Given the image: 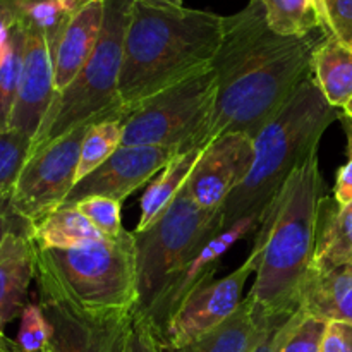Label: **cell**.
Masks as SVG:
<instances>
[{
	"label": "cell",
	"mask_w": 352,
	"mask_h": 352,
	"mask_svg": "<svg viewBox=\"0 0 352 352\" xmlns=\"http://www.w3.org/2000/svg\"><path fill=\"white\" fill-rule=\"evenodd\" d=\"M179 153V148L122 144L105 164L76 182L62 206H74L91 196H105L122 203L141 186L153 181L155 175L164 170Z\"/></svg>",
	"instance_id": "13"
},
{
	"label": "cell",
	"mask_w": 352,
	"mask_h": 352,
	"mask_svg": "<svg viewBox=\"0 0 352 352\" xmlns=\"http://www.w3.org/2000/svg\"><path fill=\"white\" fill-rule=\"evenodd\" d=\"M126 112V110H124ZM124 112L105 116L91 124L81 144L76 182L85 179L93 170L105 164L122 146V116ZM76 186V184H74Z\"/></svg>",
	"instance_id": "24"
},
{
	"label": "cell",
	"mask_w": 352,
	"mask_h": 352,
	"mask_svg": "<svg viewBox=\"0 0 352 352\" xmlns=\"http://www.w3.org/2000/svg\"><path fill=\"white\" fill-rule=\"evenodd\" d=\"M76 208L89 220L95 229H98L109 239H116L124 232L120 201L105 196H91L76 203Z\"/></svg>",
	"instance_id": "30"
},
{
	"label": "cell",
	"mask_w": 352,
	"mask_h": 352,
	"mask_svg": "<svg viewBox=\"0 0 352 352\" xmlns=\"http://www.w3.org/2000/svg\"><path fill=\"white\" fill-rule=\"evenodd\" d=\"M311 78L330 105L344 109L352 100V45L323 36L313 54Z\"/></svg>",
	"instance_id": "21"
},
{
	"label": "cell",
	"mask_w": 352,
	"mask_h": 352,
	"mask_svg": "<svg viewBox=\"0 0 352 352\" xmlns=\"http://www.w3.org/2000/svg\"><path fill=\"white\" fill-rule=\"evenodd\" d=\"M274 318L244 299L239 309L215 330L188 346L165 352H253Z\"/></svg>",
	"instance_id": "19"
},
{
	"label": "cell",
	"mask_w": 352,
	"mask_h": 352,
	"mask_svg": "<svg viewBox=\"0 0 352 352\" xmlns=\"http://www.w3.org/2000/svg\"><path fill=\"white\" fill-rule=\"evenodd\" d=\"M16 346L23 352H43L52 346V327L45 316L40 302H28L21 313Z\"/></svg>",
	"instance_id": "29"
},
{
	"label": "cell",
	"mask_w": 352,
	"mask_h": 352,
	"mask_svg": "<svg viewBox=\"0 0 352 352\" xmlns=\"http://www.w3.org/2000/svg\"><path fill=\"white\" fill-rule=\"evenodd\" d=\"M14 344H16V342H14Z\"/></svg>",
	"instance_id": "44"
},
{
	"label": "cell",
	"mask_w": 352,
	"mask_h": 352,
	"mask_svg": "<svg viewBox=\"0 0 352 352\" xmlns=\"http://www.w3.org/2000/svg\"><path fill=\"white\" fill-rule=\"evenodd\" d=\"M124 352H165V347L162 346L150 322L134 311Z\"/></svg>",
	"instance_id": "32"
},
{
	"label": "cell",
	"mask_w": 352,
	"mask_h": 352,
	"mask_svg": "<svg viewBox=\"0 0 352 352\" xmlns=\"http://www.w3.org/2000/svg\"><path fill=\"white\" fill-rule=\"evenodd\" d=\"M333 36L352 45V0H325Z\"/></svg>",
	"instance_id": "35"
},
{
	"label": "cell",
	"mask_w": 352,
	"mask_h": 352,
	"mask_svg": "<svg viewBox=\"0 0 352 352\" xmlns=\"http://www.w3.org/2000/svg\"><path fill=\"white\" fill-rule=\"evenodd\" d=\"M12 195H0V244L10 232L28 234L33 237L34 226L12 206Z\"/></svg>",
	"instance_id": "34"
},
{
	"label": "cell",
	"mask_w": 352,
	"mask_h": 352,
	"mask_svg": "<svg viewBox=\"0 0 352 352\" xmlns=\"http://www.w3.org/2000/svg\"><path fill=\"white\" fill-rule=\"evenodd\" d=\"M215 98L217 76L210 65L127 109L122 116V144L181 151L199 148Z\"/></svg>",
	"instance_id": "8"
},
{
	"label": "cell",
	"mask_w": 352,
	"mask_h": 352,
	"mask_svg": "<svg viewBox=\"0 0 352 352\" xmlns=\"http://www.w3.org/2000/svg\"><path fill=\"white\" fill-rule=\"evenodd\" d=\"M258 226H260V217L250 215L246 219L239 220V222L234 223L232 227L226 229L223 232H220L219 236L213 237L181 272L174 277V280L168 284V287L165 289L164 294L160 296L157 302H155L153 308L148 311V315L144 318L150 322V325L153 327L155 333L160 339L162 332L165 330V327L168 325V322L172 320V316L177 313V309L181 308L182 302L191 296V292H195L196 289L201 287L206 282L213 280V274L219 268L220 260L223 258V254L237 243L243 237H246L248 234L256 232Z\"/></svg>",
	"instance_id": "15"
},
{
	"label": "cell",
	"mask_w": 352,
	"mask_h": 352,
	"mask_svg": "<svg viewBox=\"0 0 352 352\" xmlns=\"http://www.w3.org/2000/svg\"><path fill=\"white\" fill-rule=\"evenodd\" d=\"M349 263H352V201L349 205H339L336 198L323 196L309 270L327 272Z\"/></svg>",
	"instance_id": "20"
},
{
	"label": "cell",
	"mask_w": 352,
	"mask_h": 352,
	"mask_svg": "<svg viewBox=\"0 0 352 352\" xmlns=\"http://www.w3.org/2000/svg\"><path fill=\"white\" fill-rule=\"evenodd\" d=\"M103 234L76 206H60L34 227L33 241L38 250H71L103 239Z\"/></svg>",
	"instance_id": "23"
},
{
	"label": "cell",
	"mask_w": 352,
	"mask_h": 352,
	"mask_svg": "<svg viewBox=\"0 0 352 352\" xmlns=\"http://www.w3.org/2000/svg\"><path fill=\"white\" fill-rule=\"evenodd\" d=\"M40 306L52 327L54 352H124L133 313L91 315L55 292L38 289Z\"/></svg>",
	"instance_id": "11"
},
{
	"label": "cell",
	"mask_w": 352,
	"mask_h": 352,
	"mask_svg": "<svg viewBox=\"0 0 352 352\" xmlns=\"http://www.w3.org/2000/svg\"><path fill=\"white\" fill-rule=\"evenodd\" d=\"M144 2L165 3V6H184V3H182V0H144Z\"/></svg>",
	"instance_id": "41"
},
{
	"label": "cell",
	"mask_w": 352,
	"mask_h": 352,
	"mask_svg": "<svg viewBox=\"0 0 352 352\" xmlns=\"http://www.w3.org/2000/svg\"><path fill=\"white\" fill-rule=\"evenodd\" d=\"M7 2L16 10L17 24L43 34L54 54L55 45L71 19L62 6V0H7Z\"/></svg>",
	"instance_id": "25"
},
{
	"label": "cell",
	"mask_w": 352,
	"mask_h": 352,
	"mask_svg": "<svg viewBox=\"0 0 352 352\" xmlns=\"http://www.w3.org/2000/svg\"><path fill=\"white\" fill-rule=\"evenodd\" d=\"M342 110H344V116H346V117H349V119H352V100H351L349 103H347L346 107H344Z\"/></svg>",
	"instance_id": "42"
},
{
	"label": "cell",
	"mask_w": 352,
	"mask_h": 352,
	"mask_svg": "<svg viewBox=\"0 0 352 352\" xmlns=\"http://www.w3.org/2000/svg\"><path fill=\"white\" fill-rule=\"evenodd\" d=\"M254 162L253 138L230 133L217 138L199 155L184 189L206 212H222L229 196L243 184Z\"/></svg>",
	"instance_id": "12"
},
{
	"label": "cell",
	"mask_w": 352,
	"mask_h": 352,
	"mask_svg": "<svg viewBox=\"0 0 352 352\" xmlns=\"http://www.w3.org/2000/svg\"><path fill=\"white\" fill-rule=\"evenodd\" d=\"M327 322L301 311L298 322L289 332L287 339L282 344L280 352H322L323 336H325Z\"/></svg>",
	"instance_id": "31"
},
{
	"label": "cell",
	"mask_w": 352,
	"mask_h": 352,
	"mask_svg": "<svg viewBox=\"0 0 352 352\" xmlns=\"http://www.w3.org/2000/svg\"><path fill=\"white\" fill-rule=\"evenodd\" d=\"M17 24L16 10L7 0H0V26L14 28Z\"/></svg>",
	"instance_id": "38"
},
{
	"label": "cell",
	"mask_w": 352,
	"mask_h": 352,
	"mask_svg": "<svg viewBox=\"0 0 352 352\" xmlns=\"http://www.w3.org/2000/svg\"><path fill=\"white\" fill-rule=\"evenodd\" d=\"M299 309L323 322H352V263L309 270L299 291Z\"/></svg>",
	"instance_id": "18"
},
{
	"label": "cell",
	"mask_w": 352,
	"mask_h": 352,
	"mask_svg": "<svg viewBox=\"0 0 352 352\" xmlns=\"http://www.w3.org/2000/svg\"><path fill=\"white\" fill-rule=\"evenodd\" d=\"M10 352H23V351H21V349H19V347H17V346H16V344H14L12 351H10ZM43 352H54V349H52V346H50V349H47V351H43Z\"/></svg>",
	"instance_id": "43"
},
{
	"label": "cell",
	"mask_w": 352,
	"mask_h": 352,
	"mask_svg": "<svg viewBox=\"0 0 352 352\" xmlns=\"http://www.w3.org/2000/svg\"><path fill=\"white\" fill-rule=\"evenodd\" d=\"M23 28V26H21ZM24 30V57L19 91L9 129L34 140L50 112L55 91L54 58L47 38L34 30Z\"/></svg>",
	"instance_id": "14"
},
{
	"label": "cell",
	"mask_w": 352,
	"mask_h": 352,
	"mask_svg": "<svg viewBox=\"0 0 352 352\" xmlns=\"http://www.w3.org/2000/svg\"><path fill=\"white\" fill-rule=\"evenodd\" d=\"M267 23L284 36H306L320 30L318 19L309 0H261Z\"/></svg>",
	"instance_id": "26"
},
{
	"label": "cell",
	"mask_w": 352,
	"mask_h": 352,
	"mask_svg": "<svg viewBox=\"0 0 352 352\" xmlns=\"http://www.w3.org/2000/svg\"><path fill=\"white\" fill-rule=\"evenodd\" d=\"M103 0H91L69 19L54 48L55 91L62 93L85 67L103 23Z\"/></svg>",
	"instance_id": "17"
},
{
	"label": "cell",
	"mask_w": 352,
	"mask_h": 352,
	"mask_svg": "<svg viewBox=\"0 0 352 352\" xmlns=\"http://www.w3.org/2000/svg\"><path fill=\"white\" fill-rule=\"evenodd\" d=\"M24 57V30L16 24L12 28V45L6 62L0 65V133L10 126L14 105L19 91L21 71Z\"/></svg>",
	"instance_id": "27"
},
{
	"label": "cell",
	"mask_w": 352,
	"mask_h": 352,
	"mask_svg": "<svg viewBox=\"0 0 352 352\" xmlns=\"http://www.w3.org/2000/svg\"><path fill=\"white\" fill-rule=\"evenodd\" d=\"M322 191L318 150H313L261 215L248 254L256 265V277L246 299L267 316L299 311V291L315 254Z\"/></svg>",
	"instance_id": "2"
},
{
	"label": "cell",
	"mask_w": 352,
	"mask_h": 352,
	"mask_svg": "<svg viewBox=\"0 0 352 352\" xmlns=\"http://www.w3.org/2000/svg\"><path fill=\"white\" fill-rule=\"evenodd\" d=\"M220 232L222 212L201 210L184 188L153 226L133 232L138 291L134 313L146 316L175 275Z\"/></svg>",
	"instance_id": "7"
},
{
	"label": "cell",
	"mask_w": 352,
	"mask_h": 352,
	"mask_svg": "<svg viewBox=\"0 0 352 352\" xmlns=\"http://www.w3.org/2000/svg\"><path fill=\"white\" fill-rule=\"evenodd\" d=\"M33 140L14 129L0 133V195H12L17 177L30 157Z\"/></svg>",
	"instance_id": "28"
},
{
	"label": "cell",
	"mask_w": 352,
	"mask_h": 352,
	"mask_svg": "<svg viewBox=\"0 0 352 352\" xmlns=\"http://www.w3.org/2000/svg\"><path fill=\"white\" fill-rule=\"evenodd\" d=\"M340 120H342V127L344 131H346L347 136V150H352V119L342 113V116H340Z\"/></svg>",
	"instance_id": "39"
},
{
	"label": "cell",
	"mask_w": 352,
	"mask_h": 352,
	"mask_svg": "<svg viewBox=\"0 0 352 352\" xmlns=\"http://www.w3.org/2000/svg\"><path fill=\"white\" fill-rule=\"evenodd\" d=\"M320 30L306 36H284L268 26L261 0L223 17V34L212 62L217 98L198 146L217 138L244 133L254 138L311 76Z\"/></svg>",
	"instance_id": "1"
},
{
	"label": "cell",
	"mask_w": 352,
	"mask_h": 352,
	"mask_svg": "<svg viewBox=\"0 0 352 352\" xmlns=\"http://www.w3.org/2000/svg\"><path fill=\"white\" fill-rule=\"evenodd\" d=\"M98 119L74 127L28 157L10 198L16 212L34 227L60 208L74 188L82 140L91 124Z\"/></svg>",
	"instance_id": "9"
},
{
	"label": "cell",
	"mask_w": 352,
	"mask_h": 352,
	"mask_svg": "<svg viewBox=\"0 0 352 352\" xmlns=\"http://www.w3.org/2000/svg\"><path fill=\"white\" fill-rule=\"evenodd\" d=\"M103 6L98 41L74 81L55 96L30 153L88 120L124 110L119 100V81L134 0H103Z\"/></svg>",
	"instance_id": "6"
},
{
	"label": "cell",
	"mask_w": 352,
	"mask_h": 352,
	"mask_svg": "<svg viewBox=\"0 0 352 352\" xmlns=\"http://www.w3.org/2000/svg\"><path fill=\"white\" fill-rule=\"evenodd\" d=\"M201 151L199 148L181 151L177 157L168 162L164 170L155 175L141 196V217L134 232L146 230L167 212L168 206L174 203L188 182Z\"/></svg>",
	"instance_id": "22"
},
{
	"label": "cell",
	"mask_w": 352,
	"mask_h": 352,
	"mask_svg": "<svg viewBox=\"0 0 352 352\" xmlns=\"http://www.w3.org/2000/svg\"><path fill=\"white\" fill-rule=\"evenodd\" d=\"M322 352H352V322H329Z\"/></svg>",
	"instance_id": "36"
},
{
	"label": "cell",
	"mask_w": 352,
	"mask_h": 352,
	"mask_svg": "<svg viewBox=\"0 0 352 352\" xmlns=\"http://www.w3.org/2000/svg\"><path fill=\"white\" fill-rule=\"evenodd\" d=\"M14 347V340H10L6 333H0V352H10Z\"/></svg>",
	"instance_id": "40"
},
{
	"label": "cell",
	"mask_w": 352,
	"mask_h": 352,
	"mask_svg": "<svg viewBox=\"0 0 352 352\" xmlns=\"http://www.w3.org/2000/svg\"><path fill=\"white\" fill-rule=\"evenodd\" d=\"M309 76L287 103L253 138L254 162L243 184L222 208L223 230L250 215L260 217L289 175L311 153L327 127L339 119Z\"/></svg>",
	"instance_id": "4"
},
{
	"label": "cell",
	"mask_w": 352,
	"mask_h": 352,
	"mask_svg": "<svg viewBox=\"0 0 352 352\" xmlns=\"http://www.w3.org/2000/svg\"><path fill=\"white\" fill-rule=\"evenodd\" d=\"M256 265L250 256L226 277L210 280L191 292L160 336L165 349H179L215 330L239 309L243 291Z\"/></svg>",
	"instance_id": "10"
},
{
	"label": "cell",
	"mask_w": 352,
	"mask_h": 352,
	"mask_svg": "<svg viewBox=\"0 0 352 352\" xmlns=\"http://www.w3.org/2000/svg\"><path fill=\"white\" fill-rule=\"evenodd\" d=\"M347 164L339 168L333 189V198L339 205H349L352 201V150H347Z\"/></svg>",
	"instance_id": "37"
},
{
	"label": "cell",
	"mask_w": 352,
	"mask_h": 352,
	"mask_svg": "<svg viewBox=\"0 0 352 352\" xmlns=\"http://www.w3.org/2000/svg\"><path fill=\"white\" fill-rule=\"evenodd\" d=\"M299 315H301V309L296 311L294 315L275 316L270 322V325H268L267 332L263 333L261 340L258 342V346L253 349V352H280L282 344L285 342L289 332L292 330L294 323L298 322Z\"/></svg>",
	"instance_id": "33"
},
{
	"label": "cell",
	"mask_w": 352,
	"mask_h": 352,
	"mask_svg": "<svg viewBox=\"0 0 352 352\" xmlns=\"http://www.w3.org/2000/svg\"><path fill=\"white\" fill-rule=\"evenodd\" d=\"M36 277V246L28 234L10 232L0 244V333L26 308Z\"/></svg>",
	"instance_id": "16"
},
{
	"label": "cell",
	"mask_w": 352,
	"mask_h": 352,
	"mask_svg": "<svg viewBox=\"0 0 352 352\" xmlns=\"http://www.w3.org/2000/svg\"><path fill=\"white\" fill-rule=\"evenodd\" d=\"M223 17L184 6L134 0L119 81L124 110L212 65Z\"/></svg>",
	"instance_id": "3"
},
{
	"label": "cell",
	"mask_w": 352,
	"mask_h": 352,
	"mask_svg": "<svg viewBox=\"0 0 352 352\" xmlns=\"http://www.w3.org/2000/svg\"><path fill=\"white\" fill-rule=\"evenodd\" d=\"M38 289L91 315H129L138 301L134 234L71 250H38Z\"/></svg>",
	"instance_id": "5"
}]
</instances>
